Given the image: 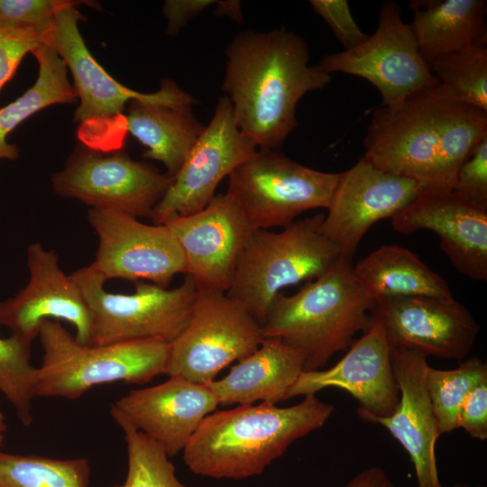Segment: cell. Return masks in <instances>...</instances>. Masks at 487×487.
<instances>
[{"mask_svg": "<svg viewBox=\"0 0 487 487\" xmlns=\"http://www.w3.org/2000/svg\"><path fill=\"white\" fill-rule=\"evenodd\" d=\"M216 3L214 0H167L163 14L168 20L167 32L176 35L193 17Z\"/></svg>", "mask_w": 487, "mask_h": 487, "instance_id": "obj_38", "label": "cell"}, {"mask_svg": "<svg viewBox=\"0 0 487 487\" xmlns=\"http://www.w3.org/2000/svg\"><path fill=\"white\" fill-rule=\"evenodd\" d=\"M87 220L98 237L90 264L106 280H149L169 288L177 274L186 273L182 249L164 224L148 225L122 212L96 208H89Z\"/></svg>", "mask_w": 487, "mask_h": 487, "instance_id": "obj_13", "label": "cell"}, {"mask_svg": "<svg viewBox=\"0 0 487 487\" xmlns=\"http://www.w3.org/2000/svg\"><path fill=\"white\" fill-rule=\"evenodd\" d=\"M345 487H393V484L382 468L374 466L359 473Z\"/></svg>", "mask_w": 487, "mask_h": 487, "instance_id": "obj_39", "label": "cell"}, {"mask_svg": "<svg viewBox=\"0 0 487 487\" xmlns=\"http://www.w3.org/2000/svg\"><path fill=\"white\" fill-rule=\"evenodd\" d=\"M6 432V423H5V418L0 409V448L3 445V442L5 440V436ZM1 451V450H0Z\"/></svg>", "mask_w": 487, "mask_h": 487, "instance_id": "obj_41", "label": "cell"}, {"mask_svg": "<svg viewBox=\"0 0 487 487\" xmlns=\"http://www.w3.org/2000/svg\"><path fill=\"white\" fill-rule=\"evenodd\" d=\"M373 303L343 257L297 293H279L262 324V335L303 353L304 372L320 370L371 326Z\"/></svg>", "mask_w": 487, "mask_h": 487, "instance_id": "obj_4", "label": "cell"}, {"mask_svg": "<svg viewBox=\"0 0 487 487\" xmlns=\"http://www.w3.org/2000/svg\"><path fill=\"white\" fill-rule=\"evenodd\" d=\"M39 64L38 78L20 97L0 108V160H15L19 148L7 135L41 109L56 104H76L78 96L68 78V69L58 53L44 43L32 52Z\"/></svg>", "mask_w": 487, "mask_h": 487, "instance_id": "obj_27", "label": "cell"}, {"mask_svg": "<svg viewBox=\"0 0 487 487\" xmlns=\"http://www.w3.org/2000/svg\"><path fill=\"white\" fill-rule=\"evenodd\" d=\"M324 216L295 220L280 232L257 229L249 238L225 293L261 326L282 289L317 279L344 257L322 231Z\"/></svg>", "mask_w": 487, "mask_h": 487, "instance_id": "obj_5", "label": "cell"}, {"mask_svg": "<svg viewBox=\"0 0 487 487\" xmlns=\"http://www.w3.org/2000/svg\"><path fill=\"white\" fill-rule=\"evenodd\" d=\"M216 9L217 15H225L235 22H242L239 1H220Z\"/></svg>", "mask_w": 487, "mask_h": 487, "instance_id": "obj_40", "label": "cell"}, {"mask_svg": "<svg viewBox=\"0 0 487 487\" xmlns=\"http://www.w3.org/2000/svg\"><path fill=\"white\" fill-rule=\"evenodd\" d=\"M340 173L317 170L278 150L257 149L228 177L226 193L253 227H285L300 214L327 209Z\"/></svg>", "mask_w": 487, "mask_h": 487, "instance_id": "obj_8", "label": "cell"}, {"mask_svg": "<svg viewBox=\"0 0 487 487\" xmlns=\"http://www.w3.org/2000/svg\"><path fill=\"white\" fill-rule=\"evenodd\" d=\"M452 190L473 204L487 207V137L459 169Z\"/></svg>", "mask_w": 487, "mask_h": 487, "instance_id": "obj_35", "label": "cell"}, {"mask_svg": "<svg viewBox=\"0 0 487 487\" xmlns=\"http://www.w3.org/2000/svg\"><path fill=\"white\" fill-rule=\"evenodd\" d=\"M452 487H469V486L463 485V484H457V485H455V486H452ZM479 487H483V486H479Z\"/></svg>", "mask_w": 487, "mask_h": 487, "instance_id": "obj_42", "label": "cell"}, {"mask_svg": "<svg viewBox=\"0 0 487 487\" xmlns=\"http://www.w3.org/2000/svg\"><path fill=\"white\" fill-rule=\"evenodd\" d=\"M89 1L0 0V26L50 29L54 15L69 5Z\"/></svg>", "mask_w": 487, "mask_h": 487, "instance_id": "obj_33", "label": "cell"}, {"mask_svg": "<svg viewBox=\"0 0 487 487\" xmlns=\"http://www.w3.org/2000/svg\"><path fill=\"white\" fill-rule=\"evenodd\" d=\"M225 56L222 89L239 130L259 149L281 147L298 125L299 101L331 81L318 65H309L305 40L283 28L242 32Z\"/></svg>", "mask_w": 487, "mask_h": 487, "instance_id": "obj_2", "label": "cell"}, {"mask_svg": "<svg viewBox=\"0 0 487 487\" xmlns=\"http://www.w3.org/2000/svg\"><path fill=\"white\" fill-rule=\"evenodd\" d=\"M353 273L373 301L400 297L454 299L446 281L409 250L382 245L360 260Z\"/></svg>", "mask_w": 487, "mask_h": 487, "instance_id": "obj_25", "label": "cell"}, {"mask_svg": "<svg viewBox=\"0 0 487 487\" xmlns=\"http://www.w3.org/2000/svg\"><path fill=\"white\" fill-rule=\"evenodd\" d=\"M172 177L121 151L104 152L85 143L76 147L63 169L51 177L56 194L90 208L152 217Z\"/></svg>", "mask_w": 487, "mask_h": 487, "instance_id": "obj_10", "label": "cell"}, {"mask_svg": "<svg viewBox=\"0 0 487 487\" xmlns=\"http://www.w3.org/2000/svg\"><path fill=\"white\" fill-rule=\"evenodd\" d=\"M400 11L398 3L384 2L372 35L355 48L323 56L318 66L328 74L342 72L366 79L380 92L384 107L397 106L409 96L438 86Z\"/></svg>", "mask_w": 487, "mask_h": 487, "instance_id": "obj_11", "label": "cell"}, {"mask_svg": "<svg viewBox=\"0 0 487 487\" xmlns=\"http://www.w3.org/2000/svg\"><path fill=\"white\" fill-rule=\"evenodd\" d=\"M458 427L476 439H487V380L478 383L463 402Z\"/></svg>", "mask_w": 487, "mask_h": 487, "instance_id": "obj_37", "label": "cell"}, {"mask_svg": "<svg viewBox=\"0 0 487 487\" xmlns=\"http://www.w3.org/2000/svg\"><path fill=\"white\" fill-rule=\"evenodd\" d=\"M370 317L381 326L391 348L426 358L464 359L480 330L471 312L455 298L382 299L374 301Z\"/></svg>", "mask_w": 487, "mask_h": 487, "instance_id": "obj_15", "label": "cell"}, {"mask_svg": "<svg viewBox=\"0 0 487 487\" xmlns=\"http://www.w3.org/2000/svg\"><path fill=\"white\" fill-rule=\"evenodd\" d=\"M409 24L427 63L446 54L487 42L486 1L412 0Z\"/></svg>", "mask_w": 487, "mask_h": 487, "instance_id": "obj_24", "label": "cell"}, {"mask_svg": "<svg viewBox=\"0 0 487 487\" xmlns=\"http://www.w3.org/2000/svg\"><path fill=\"white\" fill-rule=\"evenodd\" d=\"M421 190L414 179L382 170L363 157L352 168L340 172L322 231L350 261L375 223L391 218Z\"/></svg>", "mask_w": 487, "mask_h": 487, "instance_id": "obj_18", "label": "cell"}, {"mask_svg": "<svg viewBox=\"0 0 487 487\" xmlns=\"http://www.w3.org/2000/svg\"><path fill=\"white\" fill-rule=\"evenodd\" d=\"M87 459H56L0 451V487H88Z\"/></svg>", "mask_w": 487, "mask_h": 487, "instance_id": "obj_29", "label": "cell"}, {"mask_svg": "<svg viewBox=\"0 0 487 487\" xmlns=\"http://www.w3.org/2000/svg\"><path fill=\"white\" fill-rule=\"evenodd\" d=\"M38 336L43 354L37 397L77 400L97 385L144 384L165 374L169 343L164 341L83 345L56 320L43 321Z\"/></svg>", "mask_w": 487, "mask_h": 487, "instance_id": "obj_6", "label": "cell"}, {"mask_svg": "<svg viewBox=\"0 0 487 487\" xmlns=\"http://www.w3.org/2000/svg\"><path fill=\"white\" fill-rule=\"evenodd\" d=\"M487 380V365L473 356L453 370H438L427 365L425 382L440 435L458 428L459 412L470 391Z\"/></svg>", "mask_w": 487, "mask_h": 487, "instance_id": "obj_30", "label": "cell"}, {"mask_svg": "<svg viewBox=\"0 0 487 487\" xmlns=\"http://www.w3.org/2000/svg\"><path fill=\"white\" fill-rule=\"evenodd\" d=\"M262 326L225 292L198 289L187 325L169 344L165 374L206 384L263 340Z\"/></svg>", "mask_w": 487, "mask_h": 487, "instance_id": "obj_9", "label": "cell"}, {"mask_svg": "<svg viewBox=\"0 0 487 487\" xmlns=\"http://www.w3.org/2000/svg\"><path fill=\"white\" fill-rule=\"evenodd\" d=\"M83 15L69 5L53 17L47 43L65 62L74 80L79 101L74 120L82 125H102L123 117L131 101L170 107H191L195 98L174 81L164 78L154 93H141L116 81L95 60L80 33L78 23Z\"/></svg>", "mask_w": 487, "mask_h": 487, "instance_id": "obj_12", "label": "cell"}, {"mask_svg": "<svg viewBox=\"0 0 487 487\" xmlns=\"http://www.w3.org/2000/svg\"><path fill=\"white\" fill-rule=\"evenodd\" d=\"M218 405L206 384L171 376L161 384L129 391L111 406L110 413L116 423L142 432L170 457L183 451Z\"/></svg>", "mask_w": 487, "mask_h": 487, "instance_id": "obj_20", "label": "cell"}, {"mask_svg": "<svg viewBox=\"0 0 487 487\" xmlns=\"http://www.w3.org/2000/svg\"><path fill=\"white\" fill-rule=\"evenodd\" d=\"M486 137L487 112L447 99L436 86L374 109L363 157L423 189L452 190L459 169Z\"/></svg>", "mask_w": 487, "mask_h": 487, "instance_id": "obj_1", "label": "cell"}, {"mask_svg": "<svg viewBox=\"0 0 487 487\" xmlns=\"http://www.w3.org/2000/svg\"><path fill=\"white\" fill-rule=\"evenodd\" d=\"M31 345L14 335L0 337V392L14 407L23 426L32 422L38 370L30 363Z\"/></svg>", "mask_w": 487, "mask_h": 487, "instance_id": "obj_31", "label": "cell"}, {"mask_svg": "<svg viewBox=\"0 0 487 487\" xmlns=\"http://www.w3.org/2000/svg\"><path fill=\"white\" fill-rule=\"evenodd\" d=\"M401 234L427 229L436 234L452 265L472 280H487V207L453 190L423 189L391 218Z\"/></svg>", "mask_w": 487, "mask_h": 487, "instance_id": "obj_19", "label": "cell"}, {"mask_svg": "<svg viewBox=\"0 0 487 487\" xmlns=\"http://www.w3.org/2000/svg\"><path fill=\"white\" fill-rule=\"evenodd\" d=\"M125 129L147 149L142 157L161 162L174 177L205 130L191 107L131 101Z\"/></svg>", "mask_w": 487, "mask_h": 487, "instance_id": "obj_26", "label": "cell"}, {"mask_svg": "<svg viewBox=\"0 0 487 487\" xmlns=\"http://www.w3.org/2000/svg\"><path fill=\"white\" fill-rule=\"evenodd\" d=\"M257 147L239 130L227 96H221L214 115L185 159L151 219L163 224L175 216L203 209L216 196L223 179L251 158Z\"/></svg>", "mask_w": 487, "mask_h": 487, "instance_id": "obj_14", "label": "cell"}, {"mask_svg": "<svg viewBox=\"0 0 487 487\" xmlns=\"http://www.w3.org/2000/svg\"><path fill=\"white\" fill-rule=\"evenodd\" d=\"M400 401L388 417H375L357 409L360 419L384 427L400 442L414 464L418 487H443L438 480L436 443L440 436L425 382L427 358L391 348Z\"/></svg>", "mask_w": 487, "mask_h": 487, "instance_id": "obj_22", "label": "cell"}, {"mask_svg": "<svg viewBox=\"0 0 487 487\" xmlns=\"http://www.w3.org/2000/svg\"><path fill=\"white\" fill-rule=\"evenodd\" d=\"M309 5L328 25L344 51L355 48L367 38L356 23L347 0H310Z\"/></svg>", "mask_w": 487, "mask_h": 487, "instance_id": "obj_36", "label": "cell"}, {"mask_svg": "<svg viewBox=\"0 0 487 487\" xmlns=\"http://www.w3.org/2000/svg\"><path fill=\"white\" fill-rule=\"evenodd\" d=\"M344 357L331 368L303 372L289 390L287 400L316 394L326 388L349 392L359 408L375 417H388L400 401L391 347L381 326H371L347 349Z\"/></svg>", "mask_w": 487, "mask_h": 487, "instance_id": "obj_21", "label": "cell"}, {"mask_svg": "<svg viewBox=\"0 0 487 487\" xmlns=\"http://www.w3.org/2000/svg\"><path fill=\"white\" fill-rule=\"evenodd\" d=\"M117 424L124 435L128 464L124 482L114 487H188L158 443L125 422Z\"/></svg>", "mask_w": 487, "mask_h": 487, "instance_id": "obj_32", "label": "cell"}, {"mask_svg": "<svg viewBox=\"0 0 487 487\" xmlns=\"http://www.w3.org/2000/svg\"><path fill=\"white\" fill-rule=\"evenodd\" d=\"M92 316V345H104L137 340L172 342L188 323L198 289L185 274L176 288L137 281L130 294L109 292L106 279L94 267L73 271Z\"/></svg>", "mask_w": 487, "mask_h": 487, "instance_id": "obj_7", "label": "cell"}, {"mask_svg": "<svg viewBox=\"0 0 487 487\" xmlns=\"http://www.w3.org/2000/svg\"><path fill=\"white\" fill-rule=\"evenodd\" d=\"M50 29L0 26V89L27 53L47 43Z\"/></svg>", "mask_w": 487, "mask_h": 487, "instance_id": "obj_34", "label": "cell"}, {"mask_svg": "<svg viewBox=\"0 0 487 487\" xmlns=\"http://www.w3.org/2000/svg\"><path fill=\"white\" fill-rule=\"evenodd\" d=\"M303 353L276 337H264L260 346L234 365L227 375L206 385L218 404H276L288 393L304 372Z\"/></svg>", "mask_w": 487, "mask_h": 487, "instance_id": "obj_23", "label": "cell"}, {"mask_svg": "<svg viewBox=\"0 0 487 487\" xmlns=\"http://www.w3.org/2000/svg\"><path fill=\"white\" fill-rule=\"evenodd\" d=\"M178 240L186 273L198 289L226 292L238 259L254 228L225 192L216 195L200 211L175 216L164 223Z\"/></svg>", "mask_w": 487, "mask_h": 487, "instance_id": "obj_16", "label": "cell"}, {"mask_svg": "<svg viewBox=\"0 0 487 487\" xmlns=\"http://www.w3.org/2000/svg\"><path fill=\"white\" fill-rule=\"evenodd\" d=\"M427 64L445 97L487 112V42L439 56Z\"/></svg>", "mask_w": 487, "mask_h": 487, "instance_id": "obj_28", "label": "cell"}, {"mask_svg": "<svg viewBox=\"0 0 487 487\" xmlns=\"http://www.w3.org/2000/svg\"><path fill=\"white\" fill-rule=\"evenodd\" d=\"M333 412L315 394L286 408L261 402L214 411L183 449V461L192 473L214 479L259 475L294 441L322 427Z\"/></svg>", "mask_w": 487, "mask_h": 487, "instance_id": "obj_3", "label": "cell"}, {"mask_svg": "<svg viewBox=\"0 0 487 487\" xmlns=\"http://www.w3.org/2000/svg\"><path fill=\"white\" fill-rule=\"evenodd\" d=\"M27 264V285L14 297L0 302V325L32 345L43 321L63 320L74 326L78 342L92 345L90 309L77 282L60 268L56 253L40 243L31 244Z\"/></svg>", "mask_w": 487, "mask_h": 487, "instance_id": "obj_17", "label": "cell"}]
</instances>
